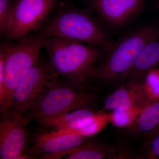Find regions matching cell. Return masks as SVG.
<instances>
[{"label":"cell","instance_id":"cell-1","mask_svg":"<svg viewBox=\"0 0 159 159\" xmlns=\"http://www.w3.org/2000/svg\"><path fill=\"white\" fill-rule=\"evenodd\" d=\"M44 47L52 74L83 89L89 80L93 79L97 66L107 51L98 46L57 37L46 38Z\"/></svg>","mask_w":159,"mask_h":159},{"label":"cell","instance_id":"cell-2","mask_svg":"<svg viewBox=\"0 0 159 159\" xmlns=\"http://www.w3.org/2000/svg\"><path fill=\"white\" fill-rule=\"evenodd\" d=\"M91 9L64 5L56 10L38 31L44 37H57L98 46L108 51L115 42Z\"/></svg>","mask_w":159,"mask_h":159},{"label":"cell","instance_id":"cell-3","mask_svg":"<svg viewBox=\"0 0 159 159\" xmlns=\"http://www.w3.org/2000/svg\"><path fill=\"white\" fill-rule=\"evenodd\" d=\"M159 38L158 26L148 25L115 42L97 65L93 79L107 85L122 84L139 53Z\"/></svg>","mask_w":159,"mask_h":159},{"label":"cell","instance_id":"cell-4","mask_svg":"<svg viewBox=\"0 0 159 159\" xmlns=\"http://www.w3.org/2000/svg\"><path fill=\"white\" fill-rule=\"evenodd\" d=\"M46 37L38 31L16 41L3 43L1 46L4 55V86L0 97L2 118L9 114L15 91L26 74L39 60L40 53L44 47Z\"/></svg>","mask_w":159,"mask_h":159},{"label":"cell","instance_id":"cell-5","mask_svg":"<svg viewBox=\"0 0 159 159\" xmlns=\"http://www.w3.org/2000/svg\"><path fill=\"white\" fill-rule=\"evenodd\" d=\"M54 77L31 109L30 115L35 119L58 116L72 111L89 109L96 102L94 94L79 88L69 80L68 83Z\"/></svg>","mask_w":159,"mask_h":159},{"label":"cell","instance_id":"cell-6","mask_svg":"<svg viewBox=\"0 0 159 159\" xmlns=\"http://www.w3.org/2000/svg\"><path fill=\"white\" fill-rule=\"evenodd\" d=\"M57 0H16L13 3L8 29L4 36L16 41L37 32L48 20Z\"/></svg>","mask_w":159,"mask_h":159},{"label":"cell","instance_id":"cell-7","mask_svg":"<svg viewBox=\"0 0 159 159\" xmlns=\"http://www.w3.org/2000/svg\"><path fill=\"white\" fill-rule=\"evenodd\" d=\"M55 77H57L52 74L49 64L39 60L16 89L12 106L7 115H23L31 110L49 81Z\"/></svg>","mask_w":159,"mask_h":159},{"label":"cell","instance_id":"cell-8","mask_svg":"<svg viewBox=\"0 0 159 159\" xmlns=\"http://www.w3.org/2000/svg\"><path fill=\"white\" fill-rule=\"evenodd\" d=\"M0 123V158L31 159L24 151L26 143V126L33 117L31 115H7Z\"/></svg>","mask_w":159,"mask_h":159},{"label":"cell","instance_id":"cell-9","mask_svg":"<svg viewBox=\"0 0 159 159\" xmlns=\"http://www.w3.org/2000/svg\"><path fill=\"white\" fill-rule=\"evenodd\" d=\"M146 1L89 0V5L103 24L119 28L140 14L145 7Z\"/></svg>","mask_w":159,"mask_h":159},{"label":"cell","instance_id":"cell-10","mask_svg":"<svg viewBox=\"0 0 159 159\" xmlns=\"http://www.w3.org/2000/svg\"><path fill=\"white\" fill-rule=\"evenodd\" d=\"M152 101L146 90L145 80L128 81L118 86L106 97L103 108L113 111L142 110Z\"/></svg>","mask_w":159,"mask_h":159},{"label":"cell","instance_id":"cell-11","mask_svg":"<svg viewBox=\"0 0 159 159\" xmlns=\"http://www.w3.org/2000/svg\"><path fill=\"white\" fill-rule=\"evenodd\" d=\"M89 138L75 134H59L54 131L38 135L29 149L30 156L41 159H60L67 151L82 144Z\"/></svg>","mask_w":159,"mask_h":159},{"label":"cell","instance_id":"cell-12","mask_svg":"<svg viewBox=\"0 0 159 159\" xmlns=\"http://www.w3.org/2000/svg\"><path fill=\"white\" fill-rule=\"evenodd\" d=\"M148 44L139 53L122 84L128 81L142 82L149 72L159 66V41Z\"/></svg>","mask_w":159,"mask_h":159},{"label":"cell","instance_id":"cell-13","mask_svg":"<svg viewBox=\"0 0 159 159\" xmlns=\"http://www.w3.org/2000/svg\"><path fill=\"white\" fill-rule=\"evenodd\" d=\"M115 148L101 142L88 139L79 146L61 155L66 159L116 158Z\"/></svg>","mask_w":159,"mask_h":159},{"label":"cell","instance_id":"cell-14","mask_svg":"<svg viewBox=\"0 0 159 159\" xmlns=\"http://www.w3.org/2000/svg\"><path fill=\"white\" fill-rule=\"evenodd\" d=\"M159 124V100H152L127 125V130L134 136L145 137Z\"/></svg>","mask_w":159,"mask_h":159},{"label":"cell","instance_id":"cell-15","mask_svg":"<svg viewBox=\"0 0 159 159\" xmlns=\"http://www.w3.org/2000/svg\"><path fill=\"white\" fill-rule=\"evenodd\" d=\"M95 112L92 109H82L72 111L58 116L36 119L39 124L45 126L54 128L55 130L63 129L69 124L81 118Z\"/></svg>","mask_w":159,"mask_h":159},{"label":"cell","instance_id":"cell-16","mask_svg":"<svg viewBox=\"0 0 159 159\" xmlns=\"http://www.w3.org/2000/svg\"><path fill=\"white\" fill-rule=\"evenodd\" d=\"M13 3L11 0H0V30L3 35L8 29Z\"/></svg>","mask_w":159,"mask_h":159},{"label":"cell","instance_id":"cell-17","mask_svg":"<svg viewBox=\"0 0 159 159\" xmlns=\"http://www.w3.org/2000/svg\"><path fill=\"white\" fill-rule=\"evenodd\" d=\"M145 147V158L159 159V135L147 140Z\"/></svg>","mask_w":159,"mask_h":159},{"label":"cell","instance_id":"cell-18","mask_svg":"<svg viewBox=\"0 0 159 159\" xmlns=\"http://www.w3.org/2000/svg\"><path fill=\"white\" fill-rule=\"evenodd\" d=\"M158 135H159V124L153 130H152L150 133L147 134L144 137L146 138V140H148V139H152V138L157 136Z\"/></svg>","mask_w":159,"mask_h":159},{"label":"cell","instance_id":"cell-19","mask_svg":"<svg viewBox=\"0 0 159 159\" xmlns=\"http://www.w3.org/2000/svg\"><path fill=\"white\" fill-rule=\"evenodd\" d=\"M157 4L158 6H159V0H157Z\"/></svg>","mask_w":159,"mask_h":159}]
</instances>
